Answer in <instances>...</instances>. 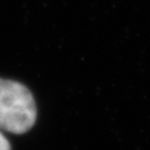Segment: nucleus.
Instances as JSON below:
<instances>
[{"mask_svg": "<svg viewBox=\"0 0 150 150\" xmlns=\"http://www.w3.org/2000/svg\"><path fill=\"white\" fill-rule=\"evenodd\" d=\"M0 150H11L10 144H9L8 139L4 137L1 131H0Z\"/></svg>", "mask_w": 150, "mask_h": 150, "instance_id": "2", "label": "nucleus"}, {"mask_svg": "<svg viewBox=\"0 0 150 150\" xmlns=\"http://www.w3.org/2000/svg\"><path fill=\"white\" fill-rule=\"evenodd\" d=\"M36 120V105L25 85L0 79V129L24 134Z\"/></svg>", "mask_w": 150, "mask_h": 150, "instance_id": "1", "label": "nucleus"}]
</instances>
